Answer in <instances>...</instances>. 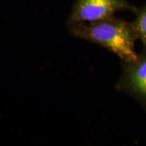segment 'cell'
<instances>
[{"label":"cell","mask_w":146,"mask_h":146,"mask_svg":"<svg viewBox=\"0 0 146 146\" xmlns=\"http://www.w3.org/2000/svg\"><path fill=\"white\" fill-rule=\"evenodd\" d=\"M133 27L137 39L141 40L144 47L146 48V8L139 14Z\"/></svg>","instance_id":"cell-4"},{"label":"cell","mask_w":146,"mask_h":146,"mask_svg":"<svg viewBox=\"0 0 146 146\" xmlns=\"http://www.w3.org/2000/svg\"><path fill=\"white\" fill-rule=\"evenodd\" d=\"M70 26V32L74 36L106 47L125 62L132 64L139 60L134 44L137 36L133 26L125 22L110 18Z\"/></svg>","instance_id":"cell-1"},{"label":"cell","mask_w":146,"mask_h":146,"mask_svg":"<svg viewBox=\"0 0 146 146\" xmlns=\"http://www.w3.org/2000/svg\"><path fill=\"white\" fill-rule=\"evenodd\" d=\"M129 64L125 77L127 86L136 94L146 98V58Z\"/></svg>","instance_id":"cell-3"},{"label":"cell","mask_w":146,"mask_h":146,"mask_svg":"<svg viewBox=\"0 0 146 146\" xmlns=\"http://www.w3.org/2000/svg\"><path fill=\"white\" fill-rule=\"evenodd\" d=\"M125 0H76L68 18V25L94 23L112 18L127 8Z\"/></svg>","instance_id":"cell-2"}]
</instances>
